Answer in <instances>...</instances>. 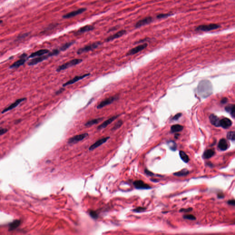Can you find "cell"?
Returning a JSON list of instances; mask_svg holds the SVG:
<instances>
[{
	"mask_svg": "<svg viewBox=\"0 0 235 235\" xmlns=\"http://www.w3.org/2000/svg\"><path fill=\"white\" fill-rule=\"evenodd\" d=\"M197 93L203 97H207L212 93L213 87L210 82L208 80L201 81L197 87Z\"/></svg>",
	"mask_w": 235,
	"mask_h": 235,
	"instance_id": "6da1fadb",
	"label": "cell"
},
{
	"mask_svg": "<svg viewBox=\"0 0 235 235\" xmlns=\"http://www.w3.org/2000/svg\"><path fill=\"white\" fill-rule=\"evenodd\" d=\"M82 59H73L72 60H70V61L67 62L66 63L62 64V65H60L59 66L57 67V68L56 71H57L59 72L63 71V70H65V69H67L71 67L75 66V65H77V64L81 63L82 62Z\"/></svg>",
	"mask_w": 235,
	"mask_h": 235,
	"instance_id": "7a4b0ae2",
	"label": "cell"
},
{
	"mask_svg": "<svg viewBox=\"0 0 235 235\" xmlns=\"http://www.w3.org/2000/svg\"><path fill=\"white\" fill-rule=\"evenodd\" d=\"M220 27V25L216 23H210L208 25H200L196 28L195 30L198 31H210L219 29Z\"/></svg>",
	"mask_w": 235,
	"mask_h": 235,
	"instance_id": "3957f363",
	"label": "cell"
},
{
	"mask_svg": "<svg viewBox=\"0 0 235 235\" xmlns=\"http://www.w3.org/2000/svg\"><path fill=\"white\" fill-rule=\"evenodd\" d=\"M101 45H102V43L101 42H95L92 44H89L87 46H84V47H83L82 48L79 49L77 52V53L78 54H81L88 52L89 51H92V50L96 49Z\"/></svg>",
	"mask_w": 235,
	"mask_h": 235,
	"instance_id": "277c9868",
	"label": "cell"
},
{
	"mask_svg": "<svg viewBox=\"0 0 235 235\" xmlns=\"http://www.w3.org/2000/svg\"><path fill=\"white\" fill-rule=\"evenodd\" d=\"M119 97L117 95L110 97L107 98L104 100L102 101L101 103L97 106V109H101L102 108H104V107L110 105L112 103H113L115 101L118 99Z\"/></svg>",
	"mask_w": 235,
	"mask_h": 235,
	"instance_id": "5b68a950",
	"label": "cell"
},
{
	"mask_svg": "<svg viewBox=\"0 0 235 235\" xmlns=\"http://www.w3.org/2000/svg\"><path fill=\"white\" fill-rule=\"evenodd\" d=\"M27 59H28L27 57V54L23 53L20 56V59L12 63L10 66L9 67V68H17L20 67L25 63Z\"/></svg>",
	"mask_w": 235,
	"mask_h": 235,
	"instance_id": "8992f818",
	"label": "cell"
},
{
	"mask_svg": "<svg viewBox=\"0 0 235 235\" xmlns=\"http://www.w3.org/2000/svg\"><path fill=\"white\" fill-rule=\"evenodd\" d=\"M25 100H26V98H21L18 99L17 100H16L14 103H12L11 104L8 106V107L5 108L1 111V113H7V112H8V111H10V110L14 109V108H16L18 105H20L22 102L25 101Z\"/></svg>",
	"mask_w": 235,
	"mask_h": 235,
	"instance_id": "52a82bcc",
	"label": "cell"
},
{
	"mask_svg": "<svg viewBox=\"0 0 235 235\" xmlns=\"http://www.w3.org/2000/svg\"><path fill=\"white\" fill-rule=\"evenodd\" d=\"M87 10V8H81L79 9L73 11L71 12H68V13L65 14L63 15V17L65 19H68V18H70L71 17H74L76 16L79 15H81V13H83L84 12Z\"/></svg>",
	"mask_w": 235,
	"mask_h": 235,
	"instance_id": "ba28073f",
	"label": "cell"
},
{
	"mask_svg": "<svg viewBox=\"0 0 235 235\" xmlns=\"http://www.w3.org/2000/svg\"><path fill=\"white\" fill-rule=\"evenodd\" d=\"M90 73H88L83 74V75H81V76H76L74 77L72 79H70L69 81H68L66 82L63 84V87H67V86H69V85L73 84L76 82L83 79L84 78L88 76H90Z\"/></svg>",
	"mask_w": 235,
	"mask_h": 235,
	"instance_id": "9c48e42d",
	"label": "cell"
},
{
	"mask_svg": "<svg viewBox=\"0 0 235 235\" xmlns=\"http://www.w3.org/2000/svg\"><path fill=\"white\" fill-rule=\"evenodd\" d=\"M148 47V44L144 43V44L140 45L137 47H135L132 49H130V50L127 53H126V56H130V55H134L138 53L140 51H143L144 49H145Z\"/></svg>",
	"mask_w": 235,
	"mask_h": 235,
	"instance_id": "30bf717a",
	"label": "cell"
},
{
	"mask_svg": "<svg viewBox=\"0 0 235 235\" xmlns=\"http://www.w3.org/2000/svg\"><path fill=\"white\" fill-rule=\"evenodd\" d=\"M153 18L151 16L147 17H145L142 20L138 21L135 25V27L136 28H139L142 27L146 25H148L153 22Z\"/></svg>",
	"mask_w": 235,
	"mask_h": 235,
	"instance_id": "8fae6325",
	"label": "cell"
},
{
	"mask_svg": "<svg viewBox=\"0 0 235 235\" xmlns=\"http://www.w3.org/2000/svg\"><path fill=\"white\" fill-rule=\"evenodd\" d=\"M88 134L87 133H84L82 134L78 135H75L74 137H72L69 138L68 140V144H74L80 142L81 140L86 138L88 137Z\"/></svg>",
	"mask_w": 235,
	"mask_h": 235,
	"instance_id": "7c38bea8",
	"label": "cell"
},
{
	"mask_svg": "<svg viewBox=\"0 0 235 235\" xmlns=\"http://www.w3.org/2000/svg\"><path fill=\"white\" fill-rule=\"evenodd\" d=\"M49 57H50V56H49L48 53L47 55H43V56H41V57H38L33 58V59L31 60V61H29L28 64L29 66H33V65H36V64L41 62L44 60H46V59L49 58Z\"/></svg>",
	"mask_w": 235,
	"mask_h": 235,
	"instance_id": "4fadbf2b",
	"label": "cell"
},
{
	"mask_svg": "<svg viewBox=\"0 0 235 235\" xmlns=\"http://www.w3.org/2000/svg\"><path fill=\"white\" fill-rule=\"evenodd\" d=\"M119 116V115H115V116H113V117H111V118L107 119V120H105L104 122H103L102 124H100V125H99L97 129L98 130H101L103 129H104L105 128L107 127L108 125L111 124L112 122H113L115 119H117V118H118Z\"/></svg>",
	"mask_w": 235,
	"mask_h": 235,
	"instance_id": "5bb4252c",
	"label": "cell"
},
{
	"mask_svg": "<svg viewBox=\"0 0 235 235\" xmlns=\"http://www.w3.org/2000/svg\"><path fill=\"white\" fill-rule=\"evenodd\" d=\"M126 33V31H125V30H121V31H119L117 32L115 34H113V35H112V36H109V37H108V38L105 40V41L108 42L113 41V40H115V39L120 38V37H121L122 36L125 35Z\"/></svg>",
	"mask_w": 235,
	"mask_h": 235,
	"instance_id": "9a60e30c",
	"label": "cell"
},
{
	"mask_svg": "<svg viewBox=\"0 0 235 235\" xmlns=\"http://www.w3.org/2000/svg\"><path fill=\"white\" fill-rule=\"evenodd\" d=\"M134 185L136 188L138 189H149L151 188L150 186L145 183L141 180H136L134 182Z\"/></svg>",
	"mask_w": 235,
	"mask_h": 235,
	"instance_id": "2e32d148",
	"label": "cell"
},
{
	"mask_svg": "<svg viewBox=\"0 0 235 235\" xmlns=\"http://www.w3.org/2000/svg\"><path fill=\"white\" fill-rule=\"evenodd\" d=\"M49 52H50V51L48 49H41L36 52H33L29 56V57H28V58H34V57H41V56H43L45 54H48Z\"/></svg>",
	"mask_w": 235,
	"mask_h": 235,
	"instance_id": "e0dca14e",
	"label": "cell"
},
{
	"mask_svg": "<svg viewBox=\"0 0 235 235\" xmlns=\"http://www.w3.org/2000/svg\"><path fill=\"white\" fill-rule=\"evenodd\" d=\"M109 137H106V138H103L101 139L97 140L96 143H94L92 145L91 147L89 148V150L92 151L93 150L97 148L98 147H99L101 145L103 144L104 143H106L108 140L109 139Z\"/></svg>",
	"mask_w": 235,
	"mask_h": 235,
	"instance_id": "ac0fdd59",
	"label": "cell"
},
{
	"mask_svg": "<svg viewBox=\"0 0 235 235\" xmlns=\"http://www.w3.org/2000/svg\"><path fill=\"white\" fill-rule=\"evenodd\" d=\"M95 29V27L91 25H87L79 29L76 32V34H81L84 33L88 32L93 31Z\"/></svg>",
	"mask_w": 235,
	"mask_h": 235,
	"instance_id": "d6986e66",
	"label": "cell"
},
{
	"mask_svg": "<svg viewBox=\"0 0 235 235\" xmlns=\"http://www.w3.org/2000/svg\"><path fill=\"white\" fill-rule=\"evenodd\" d=\"M232 125V122L229 119L225 118L221 119L220 121V126L224 129H227L230 127Z\"/></svg>",
	"mask_w": 235,
	"mask_h": 235,
	"instance_id": "ffe728a7",
	"label": "cell"
},
{
	"mask_svg": "<svg viewBox=\"0 0 235 235\" xmlns=\"http://www.w3.org/2000/svg\"><path fill=\"white\" fill-rule=\"evenodd\" d=\"M228 143L225 139H221L218 144V148L222 151H226L228 148Z\"/></svg>",
	"mask_w": 235,
	"mask_h": 235,
	"instance_id": "44dd1931",
	"label": "cell"
},
{
	"mask_svg": "<svg viewBox=\"0 0 235 235\" xmlns=\"http://www.w3.org/2000/svg\"><path fill=\"white\" fill-rule=\"evenodd\" d=\"M21 223V221L20 220H15L13 221V222L11 223L9 225V231H12L13 230H15L18 226H20Z\"/></svg>",
	"mask_w": 235,
	"mask_h": 235,
	"instance_id": "7402d4cb",
	"label": "cell"
},
{
	"mask_svg": "<svg viewBox=\"0 0 235 235\" xmlns=\"http://www.w3.org/2000/svg\"><path fill=\"white\" fill-rule=\"evenodd\" d=\"M210 120L213 125H215L216 127L220 126V120L218 118V117L215 115V114H211L210 116Z\"/></svg>",
	"mask_w": 235,
	"mask_h": 235,
	"instance_id": "603a6c76",
	"label": "cell"
},
{
	"mask_svg": "<svg viewBox=\"0 0 235 235\" xmlns=\"http://www.w3.org/2000/svg\"><path fill=\"white\" fill-rule=\"evenodd\" d=\"M103 119H104L103 118H99L93 119L87 122L84 125L87 126V127H90V126H92V125H95V124H97L101 122L102 120H103Z\"/></svg>",
	"mask_w": 235,
	"mask_h": 235,
	"instance_id": "cb8c5ba5",
	"label": "cell"
},
{
	"mask_svg": "<svg viewBox=\"0 0 235 235\" xmlns=\"http://www.w3.org/2000/svg\"><path fill=\"white\" fill-rule=\"evenodd\" d=\"M215 152L213 149H208L205 151L203 154V158L205 159H209L214 156Z\"/></svg>",
	"mask_w": 235,
	"mask_h": 235,
	"instance_id": "d4e9b609",
	"label": "cell"
},
{
	"mask_svg": "<svg viewBox=\"0 0 235 235\" xmlns=\"http://www.w3.org/2000/svg\"><path fill=\"white\" fill-rule=\"evenodd\" d=\"M235 105L234 104L232 105H228L226 106L225 108V109L227 111V112L230 113L231 114V116L234 118L235 116Z\"/></svg>",
	"mask_w": 235,
	"mask_h": 235,
	"instance_id": "484cf974",
	"label": "cell"
},
{
	"mask_svg": "<svg viewBox=\"0 0 235 235\" xmlns=\"http://www.w3.org/2000/svg\"><path fill=\"white\" fill-rule=\"evenodd\" d=\"M183 129V127L180 124H175L172 125L171 127V131L172 132H178L181 131Z\"/></svg>",
	"mask_w": 235,
	"mask_h": 235,
	"instance_id": "4316f807",
	"label": "cell"
},
{
	"mask_svg": "<svg viewBox=\"0 0 235 235\" xmlns=\"http://www.w3.org/2000/svg\"><path fill=\"white\" fill-rule=\"evenodd\" d=\"M75 42H76V41H73L68 42H67V43L63 44V45L61 46V47H60V51H66L67 49L69 48L71 46H72L73 44H74Z\"/></svg>",
	"mask_w": 235,
	"mask_h": 235,
	"instance_id": "83f0119b",
	"label": "cell"
},
{
	"mask_svg": "<svg viewBox=\"0 0 235 235\" xmlns=\"http://www.w3.org/2000/svg\"><path fill=\"white\" fill-rule=\"evenodd\" d=\"M181 159L185 163H188L190 159L188 156L183 151H180L179 153Z\"/></svg>",
	"mask_w": 235,
	"mask_h": 235,
	"instance_id": "f1b7e54d",
	"label": "cell"
},
{
	"mask_svg": "<svg viewBox=\"0 0 235 235\" xmlns=\"http://www.w3.org/2000/svg\"><path fill=\"white\" fill-rule=\"evenodd\" d=\"M188 174V170H187L186 169H183V170H182L181 171H179V172L174 173V175L177 176H186Z\"/></svg>",
	"mask_w": 235,
	"mask_h": 235,
	"instance_id": "f546056e",
	"label": "cell"
},
{
	"mask_svg": "<svg viewBox=\"0 0 235 235\" xmlns=\"http://www.w3.org/2000/svg\"><path fill=\"white\" fill-rule=\"evenodd\" d=\"M173 15V13H160L156 17L158 19H163V18H166L169 17Z\"/></svg>",
	"mask_w": 235,
	"mask_h": 235,
	"instance_id": "4dcf8cb0",
	"label": "cell"
},
{
	"mask_svg": "<svg viewBox=\"0 0 235 235\" xmlns=\"http://www.w3.org/2000/svg\"><path fill=\"white\" fill-rule=\"evenodd\" d=\"M123 124V122L122 120H119V121L116 122L114 126H113V127L112 128L111 130H112V131H115V130H117V129H118L122 126Z\"/></svg>",
	"mask_w": 235,
	"mask_h": 235,
	"instance_id": "1f68e13d",
	"label": "cell"
},
{
	"mask_svg": "<svg viewBox=\"0 0 235 235\" xmlns=\"http://www.w3.org/2000/svg\"><path fill=\"white\" fill-rule=\"evenodd\" d=\"M235 132L234 131H230L227 133V138L228 139L230 140H233L234 141L235 140Z\"/></svg>",
	"mask_w": 235,
	"mask_h": 235,
	"instance_id": "d6a6232c",
	"label": "cell"
},
{
	"mask_svg": "<svg viewBox=\"0 0 235 235\" xmlns=\"http://www.w3.org/2000/svg\"><path fill=\"white\" fill-rule=\"evenodd\" d=\"M59 53H60V50H58V49H54L51 52H50L48 53V54H49L50 57H52V56H57V55L59 54Z\"/></svg>",
	"mask_w": 235,
	"mask_h": 235,
	"instance_id": "836d02e7",
	"label": "cell"
},
{
	"mask_svg": "<svg viewBox=\"0 0 235 235\" xmlns=\"http://www.w3.org/2000/svg\"><path fill=\"white\" fill-rule=\"evenodd\" d=\"M168 144H169V147H170V148L172 150L175 151V150H176V145L175 142L170 141V142H169Z\"/></svg>",
	"mask_w": 235,
	"mask_h": 235,
	"instance_id": "e575fe53",
	"label": "cell"
},
{
	"mask_svg": "<svg viewBox=\"0 0 235 235\" xmlns=\"http://www.w3.org/2000/svg\"><path fill=\"white\" fill-rule=\"evenodd\" d=\"M183 218L185 219L189 220H196V217L192 215H186L183 216Z\"/></svg>",
	"mask_w": 235,
	"mask_h": 235,
	"instance_id": "d590c367",
	"label": "cell"
},
{
	"mask_svg": "<svg viewBox=\"0 0 235 235\" xmlns=\"http://www.w3.org/2000/svg\"><path fill=\"white\" fill-rule=\"evenodd\" d=\"M90 215L91 216V217H92L94 219H97L98 217L97 214L94 211H90Z\"/></svg>",
	"mask_w": 235,
	"mask_h": 235,
	"instance_id": "8d00e7d4",
	"label": "cell"
},
{
	"mask_svg": "<svg viewBox=\"0 0 235 235\" xmlns=\"http://www.w3.org/2000/svg\"><path fill=\"white\" fill-rule=\"evenodd\" d=\"M145 210H146V208H143V207H138V208L135 209L134 210V211L137 212V213H140V212H143Z\"/></svg>",
	"mask_w": 235,
	"mask_h": 235,
	"instance_id": "74e56055",
	"label": "cell"
},
{
	"mask_svg": "<svg viewBox=\"0 0 235 235\" xmlns=\"http://www.w3.org/2000/svg\"><path fill=\"white\" fill-rule=\"evenodd\" d=\"M7 131H8V130L7 129L0 128V136L6 133Z\"/></svg>",
	"mask_w": 235,
	"mask_h": 235,
	"instance_id": "f35d334b",
	"label": "cell"
},
{
	"mask_svg": "<svg viewBox=\"0 0 235 235\" xmlns=\"http://www.w3.org/2000/svg\"><path fill=\"white\" fill-rule=\"evenodd\" d=\"M191 210H192V209H191V208H188V209H181L180 211V212H185V213H187V212H190V211Z\"/></svg>",
	"mask_w": 235,
	"mask_h": 235,
	"instance_id": "ab89813d",
	"label": "cell"
},
{
	"mask_svg": "<svg viewBox=\"0 0 235 235\" xmlns=\"http://www.w3.org/2000/svg\"><path fill=\"white\" fill-rule=\"evenodd\" d=\"M227 203H228L229 204L231 205V206H233L235 205V202L234 199L230 200L228 201L227 202Z\"/></svg>",
	"mask_w": 235,
	"mask_h": 235,
	"instance_id": "60d3db41",
	"label": "cell"
},
{
	"mask_svg": "<svg viewBox=\"0 0 235 235\" xmlns=\"http://www.w3.org/2000/svg\"><path fill=\"white\" fill-rule=\"evenodd\" d=\"M181 113H177V114L175 115L174 117H173V120H177L181 116Z\"/></svg>",
	"mask_w": 235,
	"mask_h": 235,
	"instance_id": "b9f144b4",
	"label": "cell"
},
{
	"mask_svg": "<svg viewBox=\"0 0 235 235\" xmlns=\"http://www.w3.org/2000/svg\"><path fill=\"white\" fill-rule=\"evenodd\" d=\"M64 90H65V89H64L63 88H62L60 89H59V90H57V91L55 93H56V94L58 95V94H60L62 93L64 91Z\"/></svg>",
	"mask_w": 235,
	"mask_h": 235,
	"instance_id": "7bdbcfd3",
	"label": "cell"
},
{
	"mask_svg": "<svg viewBox=\"0 0 235 235\" xmlns=\"http://www.w3.org/2000/svg\"><path fill=\"white\" fill-rule=\"evenodd\" d=\"M145 172L146 174L147 175H149V176H152V175H154V174H153L152 172H150V171H149L148 170H145Z\"/></svg>",
	"mask_w": 235,
	"mask_h": 235,
	"instance_id": "ee69618b",
	"label": "cell"
},
{
	"mask_svg": "<svg viewBox=\"0 0 235 235\" xmlns=\"http://www.w3.org/2000/svg\"><path fill=\"white\" fill-rule=\"evenodd\" d=\"M118 28V27L117 26H116L111 28V29H109V31H108V32H109L117 30Z\"/></svg>",
	"mask_w": 235,
	"mask_h": 235,
	"instance_id": "f6af8a7d",
	"label": "cell"
},
{
	"mask_svg": "<svg viewBox=\"0 0 235 235\" xmlns=\"http://www.w3.org/2000/svg\"><path fill=\"white\" fill-rule=\"evenodd\" d=\"M227 99L226 98H223L222 99V100L221 101V103H223V104H224V103H226L227 102Z\"/></svg>",
	"mask_w": 235,
	"mask_h": 235,
	"instance_id": "bcb514c9",
	"label": "cell"
},
{
	"mask_svg": "<svg viewBox=\"0 0 235 235\" xmlns=\"http://www.w3.org/2000/svg\"><path fill=\"white\" fill-rule=\"evenodd\" d=\"M224 196L223 194H220L218 195V197H219V198H220V199H221V198H223V197H224Z\"/></svg>",
	"mask_w": 235,
	"mask_h": 235,
	"instance_id": "7dc6e473",
	"label": "cell"
},
{
	"mask_svg": "<svg viewBox=\"0 0 235 235\" xmlns=\"http://www.w3.org/2000/svg\"><path fill=\"white\" fill-rule=\"evenodd\" d=\"M2 23V21L1 20H0V25L1 24V23Z\"/></svg>",
	"mask_w": 235,
	"mask_h": 235,
	"instance_id": "c3c4849f",
	"label": "cell"
}]
</instances>
